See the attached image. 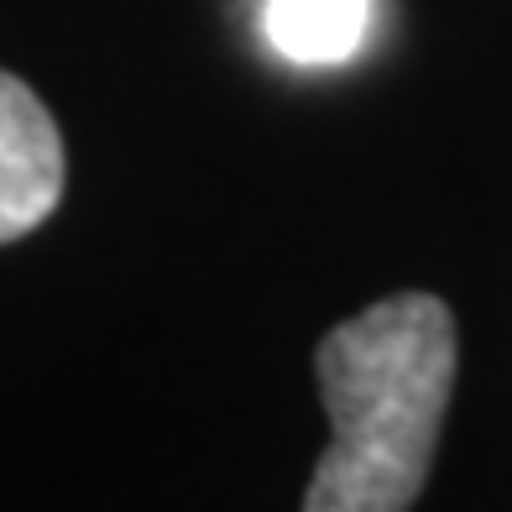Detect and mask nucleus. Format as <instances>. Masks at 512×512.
Instances as JSON below:
<instances>
[{"instance_id": "nucleus-1", "label": "nucleus", "mask_w": 512, "mask_h": 512, "mask_svg": "<svg viewBox=\"0 0 512 512\" xmlns=\"http://www.w3.org/2000/svg\"><path fill=\"white\" fill-rule=\"evenodd\" d=\"M330 413L304 507L403 512L434 465L439 424L455 392V314L434 293H392L335 324L314 351Z\"/></svg>"}, {"instance_id": "nucleus-3", "label": "nucleus", "mask_w": 512, "mask_h": 512, "mask_svg": "<svg viewBox=\"0 0 512 512\" xmlns=\"http://www.w3.org/2000/svg\"><path fill=\"white\" fill-rule=\"evenodd\" d=\"M371 27V0H267L262 32L272 53L298 68H335L356 58Z\"/></svg>"}, {"instance_id": "nucleus-2", "label": "nucleus", "mask_w": 512, "mask_h": 512, "mask_svg": "<svg viewBox=\"0 0 512 512\" xmlns=\"http://www.w3.org/2000/svg\"><path fill=\"white\" fill-rule=\"evenodd\" d=\"M63 199V136L27 84L0 68V246L32 236Z\"/></svg>"}]
</instances>
